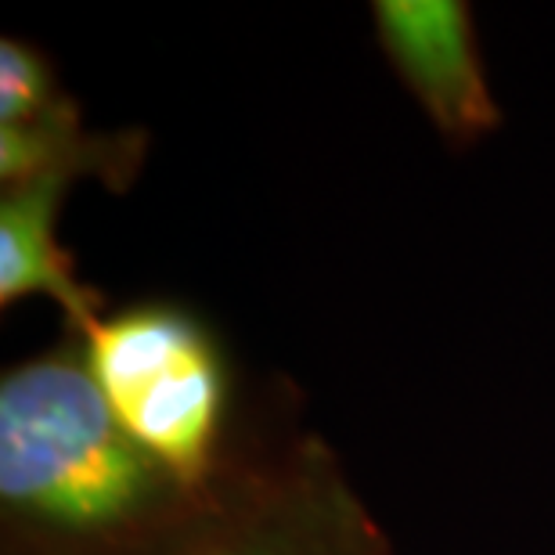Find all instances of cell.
<instances>
[{
  "instance_id": "3",
  "label": "cell",
  "mask_w": 555,
  "mask_h": 555,
  "mask_svg": "<svg viewBox=\"0 0 555 555\" xmlns=\"http://www.w3.org/2000/svg\"><path fill=\"white\" fill-rule=\"evenodd\" d=\"M184 555H393V541L314 433L257 443Z\"/></svg>"
},
{
  "instance_id": "5",
  "label": "cell",
  "mask_w": 555,
  "mask_h": 555,
  "mask_svg": "<svg viewBox=\"0 0 555 555\" xmlns=\"http://www.w3.org/2000/svg\"><path fill=\"white\" fill-rule=\"evenodd\" d=\"M372 26L383 59L443 141L465 149L502 127L469 4L375 0Z\"/></svg>"
},
{
  "instance_id": "2",
  "label": "cell",
  "mask_w": 555,
  "mask_h": 555,
  "mask_svg": "<svg viewBox=\"0 0 555 555\" xmlns=\"http://www.w3.org/2000/svg\"><path fill=\"white\" fill-rule=\"evenodd\" d=\"M73 339L105 412L177 483L214 494L257 448L224 343L188 304H108Z\"/></svg>"
},
{
  "instance_id": "6",
  "label": "cell",
  "mask_w": 555,
  "mask_h": 555,
  "mask_svg": "<svg viewBox=\"0 0 555 555\" xmlns=\"http://www.w3.org/2000/svg\"><path fill=\"white\" fill-rule=\"evenodd\" d=\"M69 192L73 188L59 181L0 188V307L40 296L59 307L65 332L76 336L108 299L83 282L76 257L62 246L59 220Z\"/></svg>"
},
{
  "instance_id": "1",
  "label": "cell",
  "mask_w": 555,
  "mask_h": 555,
  "mask_svg": "<svg viewBox=\"0 0 555 555\" xmlns=\"http://www.w3.org/2000/svg\"><path fill=\"white\" fill-rule=\"evenodd\" d=\"M235 476L198 494L159 469L105 412L73 336L0 375V555H184Z\"/></svg>"
},
{
  "instance_id": "4",
  "label": "cell",
  "mask_w": 555,
  "mask_h": 555,
  "mask_svg": "<svg viewBox=\"0 0 555 555\" xmlns=\"http://www.w3.org/2000/svg\"><path fill=\"white\" fill-rule=\"evenodd\" d=\"M144 155V130H91L83 124L76 98L37 43L0 40V188L102 181L108 192H130Z\"/></svg>"
}]
</instances>
